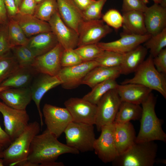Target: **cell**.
Segmentation results:
<instances>
[{
    "mask_svg": "<svg viewBox=\"0 0 166 166\" xmlns=\"http://www.w3.org/2000/svg\"><path fill=\"white\" fill-rule=\"evenodd\" d=\"M47 129L36 135L30 148L27 160L35 166L56 161L60 155L66 153L77 154L76 149L64 144Z\"/></svg>",
    "mask_w": 166,
    "mask_h": 166,
    "instance_id": "6da1fadb",
    "label": "cell"
},
{
    "mask_svg": "<svg viewBox=\"0 0 166 166\" xmlns=\"http://www.w3.org/2000/svg\"><path fill=\"white\" fill-rule=\"evenodd\" d=\"M156 102V98L152 92L141 104L140 127L135 142H166V134L162 127V121L157 117L155 112Z\"/></svg>",
    "mask_w": 166,
    "mask_h": 166,
    "instance_id": "7a4b0ae2",
    "label": "cell"
},
{
    "mask_svg": "<svg viewBox=\"0 0 166 166\" xmlns=\"http://www.w3.org/2000/svg\"><path fill=\"white\" fill-rule=\"evenodd\" d=\"M40 130L36 121L29 123L24 131L3 151L4 165L21 166L27 160L31 143Z\"/></svg>",
    "mask_w": 166,
    "mask_h": 166,
    "instance_id": "3957f363",
    "label": "cell"
},
{
    "mask_svg": "<svg viewBox=\"0 0 166 166\" xmlns=\"http://www.w3.org/2000/svg\"><path fill=\"white\" fill-rule=\"evenodd\" d=\"M158 148L154 141L135 142L112 162L117 166H153L156 162Z\"/></svg>",
    "mask_w": 166,
    "mask_h": 166,
    "instance_id": "277c9868",
    "label": "cell"
},
{
    "mask_svg": "<svg viewBox=\"0 0 166 166\" xmlns=\"http://www.w3.org/2000/svg\"><path fill=\"white\" fill-rule=\"evenodd\" d=\"M150 55L135 72L132 78L125 79L121 84L134 83L142 85L151 90L158 92L166 98V79L165 75L156 69Z\"/></svg>",
    "mask_w": 166,
    "mask_h": 166,
    "instance_id": "5b68a950",
    "label": "cell"
},
{
    "mask_svg": "<svg viewBox=\"0 0 166 166\" xmlns=\"http://www.w3.org/2000/svg\"><path fill=\"white\" fill-rule=\"evenodd\" d=\"M64 132L67 145L82 152L93 150L96 139L93 125L73 121Z\"/></svg>",
    "mask_w": 166,
    "mask_h": 166,
    "instance_id": "8992f818",
    "label": "cell"
},
{
    "mask_svg": "<svg viewBox=\"0 0 166 166\" xmlns=\"http://www.w3.org/2000/svg\"><path fill=\"white\" fill-rule=\"evenodd\" d=\"M122 101L116 89L110 90L101 99L97 105L96 122L97 130L114 123Z\"/></svg>",
    "mask_w": 166,
    "mask_h": 166,
    "instance_id": "52a82bcc",
    "label": "cell"
},
{
    "mask_svg": "<svg viewBox=\"0 0 166 166\" xmlns=\"http://www.w3.org/2000/svg\"><path fill=\"white\" fill-rule=\"evenodd\" d=\"M0 112L3 117L5 130L12 141L18 137L28 126L29 116L26 110L13 108L1 101Z\"/></svg>",
    "mask_w": 166,
    "mask_h": 166,
    "instance_id": "ba28073f",
    "label": "cell"
},
{
    "mask_svg": "<svg viewBox=\"0 0 166 166\" xmlns=\"http://www.w3.org/2000/svg\"><path fill=\"white\" fill-rule=\"evenodd\" d=\"M42 113L47 129L57 138L64 132L68 125L73 121L71 114L65 107L45 104Z\"/></svg>",
    "mask_w": 166,
    "mask_h": 166,
    "instance_id": "9c48e42d",
    "label": "cell"
},
{
    "mask_svg": "<svg viewBox=\"0 0 166 166\" xmlns=\"http://www.w3.org/2000/svg\"><path fill=\"white\" fill-rule=\"evenodd\" d=\"M114 122L104 126L100 136L94 142L95 153L104 163L112 162L118 155L114 140Z\"/></svg>",
    "mask_w": 166,
    "mask_h": 166,
    "instance_id": "30bf717a",
    "label": "cell"
},
{
    "mask_svg": "<svg viewBox=\"0 0 166 166\" xmlns=\"http://www.w3.org/2000/svg\"><path fill=\"white\" fill-rule=\"evenodd\" d=\"M98 66L95 60L83 62L72 66L62 67L57 76L63 88L73 89L82 84L83 79L89 72Z\"/></svg>",
    "mask_w": 166,
    "mask_h": 166,
    "instance_id": "8fae6325",
    "label": "cell"
},
{
    "mask_svg": "<svg viewBox=\"0 0 166 166\" xmlns=\"http://www.w3.org/2000/svg\"><path fill=\"white\" fill-rule=\"evenodd\" d=\"M65 107L71 114L73 121L95 125L97 106L83 98L71 97L64 102Z\"/></svg>",
    "mask_w": 166,
    "mask_h": 166,
    "instance_id": "7c38bea8",
    "label": "cell"
},
{
    "mask_svg": "<svg viewBox=\"0 0 166 166\" xmlns=\"http://www.w3.org/2000/svg\"><path fill=\"white\" fill-rule=\"evenodd\" d=\"M64 49L58 43L49 51L36 57L30 65L37 73L57 76L62 68L61 57Z\"/></svg>",
    "mask_w": 166,
    "mask_h": 166,
    "instance_id": "4fadbf2b",
    "label": "cell"
},
{
    "mask_svg": "<svg viewBox=\"0 0 166 166\" xmlns=\"http://www.w3.org/2000/svg\"><path fill=\"white\" fill-rule=\"evenodd\" d=\"M112 31V29L105 24L102 19L84 21L79 30L77 47L97 44Z\"/></svg>",
    "mask_w": 166,
    "mask_h": 166,
    "instance_id": "5bb4252c",
    "label": "cell"
},
{
    "mask_svg": "<svg viewBox=\"0 0 166 166\" xmlns=\"http://www.w3.org/2000/svg\"><path fill=\"white\" fill-rule=\"evenodd\" d=\"M48 22L58 43L64 49H74L77 47L78 34L64 22L58 11L53 15Z\"/></svg>",
    "mask_w": 166,
    "mask_h": 166,
    "instance_id": "9a60e30c",
    "label": "cell"
},
{
    "mask_svg": "<svg viewBox=\"0 0 166 166\" xmlns=\"http://www.w3.org/2000/svg\"><path fill=\"white\" fill-rule=\"evenodd\" d=\"M147 34L143 35L132 33H124L121 34L118 39L108 42H98V46L104 50L113 51L124 53L144 43L151 37Z\"/></svg>",
    "mask_w": 166,
    "mask_h": 166,
    "instance_id": "2e32d148",
    "label": "cell"
},
{
    "mask_svg": "<svg viewBox=\"0 0 166 166\" xmlns=\"http://www.w3.org/2000/svg\"><path fill=\"white\" fill-rule=\"evenodd\" d=\"M40 74L30 88L32 100L34 101L37 106L42 127L43 123L42 113L40 107L41 101L46 93L50 89L61 85V82L57 76Z\"/></svg>",
    "mask_w": 166,
    "mask_h": 166,
    "instance_id": "e0dca14e",
    "label": "cell"
},
{
    "mask_svg": "<svg viewBox=\"0 0 166 166\" xmlns=\"http://www.w3.org/2000/svg\"><path fill=\"white\" fill-rule=\"evenodd\" d=\"M58 11L61 19L78 34L84 21L82 11L73 0H57Z\"/></svg>",
    "mask_w": 166,
    "mask_h": 166,
    "instance_id": "ac0fdd59",
    "label": "cell"
},
{
    "mask_svg": "<svg viewBox=\"0 0 166 166\" xmlns=\"http://www.w3.org/2000/svg\"><path fill=\"white\" fill-rule=\"evenodd\" d=\"M0 98L8 106L17 109L26 110L32 100L30 87L8 88L0 92Z\"/></svg>",
    "mask_w": 166,
    "mask_h": 166,
    "instance_id": "d6986e66",
    "label": "cell"
},
{
    "mask_svg": "<svg viewBox=\"0 0 166 166\" xmlns=\"http://www.w3.org/2000/svg\"><path fill=\"white\" fill-rule=\"evenodd\" d=\"M144 13L148 34L155 35L166 28V7L154 3L148 7Z\"/></svg>",
    "mask_w": 166,
    "mask_h": 166,
    "instance_id": "ffe728a7",
    "label": "cell"
},
{
    "mask_svg": "<svg viewBox=\"0 0 166 166\" xmlns=\"http://www.w3.org/2000/svg\"><path fill=\"white\" fill-rule=\"evenodd\" d=\"M116 90L122 101L140 105L152 92L142 85L134 83L118 84Z\"/></svg>",
    "mask_w": 166,
    "mask_h": 166,
    "instance_id": "44dd1931",
    "label": "cell"
},
{
    "mask_svg": "<svg viewBox=\"0 0 166 166\" xmlns=\"http://www.w3.org/2000/svg\"><path fill=\"white\" fill-rule=\"evenodd\" d=\"M12 18L18 23L27 38L52 31L48 22L42 20L34 15L23 14L18 13Z\"/></svg>",
    "mask_w": 166,
    "mask_h": 166,
    "instance_id": "7402d4cb",
    "label": "cell"
},
{
    "mask_svg": "<svg viewBox=\"0 0 166 166\" xmlns=\"http://www.w3.org/2000/svg\"><path fill=\"white\" fill-rule=\"evenodd\" d=\"M114 123V140L119 155L134 143L136 136L133 125L130 121L123 124Z\"/></svg>",
    "mask_w": 166,
    "mask_h": 166,
    "instance_id": "603a6c76",
    "label": "cell"
},
{
    "mask_svg": "<svg viewBox=\"0 0 166 166\" xmlns=\"http://www.w3.org/2000/svg\"><path fill=\"white\" fill-rule=\"evenodd\" d=\"M58 43L57 39L52 32L39 34L29 39L28 47L36 57L49 51Z\"/></svg>",
    "mask_w": 166,
    "mask_h": 166,
    "instance_id": "cb8c5ba5",
    "label": "cell"
},
{
    "mask_svg": "<svg viewBox=\"0 0 166 166\" xmlns=\"http://www.w3.org/2000/svg\"><path fill=\"white\" fill-rule=\"evenodd\" d=\"M121 74L120 67L98 66L91 69L83 79L82 84L92 88L98 83L110 79H116Z\"/></svg>",
    "mask_w": 166,
    "mask_h": 166,
    "instance_id": "d4e9b609",
    "label": "cell"
},
{
    "mask_svg": "<svg viewBox=\"0 0 166 166\" xmlns=\"http://www.w3.org/2000/svg\"><path fill=\"white\" fill-rule=\"evenodd\" d=\"M148 49L140 45L124 53L123 61L120 66L121 74L127 75L134 72L144 60Z\"/></svg>",
    "mask_w": 166,
    "mask_h": 166,
    "instance_id": "484cf974",
    "label": "cell"
},
{
    "mask_svg": "<svg viewBox=\"0 0 166 166\" xmlns=\"http://www.w3.org/2000/svg\"><path fill=\"white\" fill-rule=\"evenodd\" d=\"M36 74L31 65L19 66L1 84L0 86L14 88L28 87Z\"/></svg>",
    "mask_w": 166,
    "mask_h": 166,
    "instance_id": "4316f807",
    "label": "cell"
},
{
    "mask_svg": "<svg viewBox=\"0 0 166 166\" xmlns=\"http://www.w3.org/2000/svg\"><path fill=\"white\" fill-rule=\"evenodd\" d=\"M122 27L127 33L143 35L147 34L144 12L131 11L123 13Z\"/></svg>",
    "mask_w": 166,
    "mask_h": 166,
    "instance_id": "83f0119b",
    "label": "cell"
},
{
    "mask_svg": "<svg viewBox=\"0 0 166 166\" xmlns=\"http://www.w3.org/2000/svg\"><path fill=\"white\" fill-rule=\"evenodd\" d=\"M142 108L140 105L122 101L114 121L115 123L123 124L132 120H140Z\"/></svg>",
    "mask_w": 166,
    "mask_h": 166,
    "instance_id": "f1b7e54d",
    "label": "cell"
},
{
    "mask_svg": "<svg viewBox=\"0 0 166 166\" xmlns=\"http://www.w3.org/2000/svg\"><path fill=\"white\" fill-rule=\"evenodd\" d=\"M118 84L116 79H110L98 84L82 98L97 105L101 97L109 90L116 89Z\"/></svg>",
    "mask_w": 166,
    "mask_h": 166,
    "instance_id": "f546056e",
    "label": "cell"
},
{
    "mask_svg": "<svg viewBox=\"0 0 166 166\" xmlns=\"http://www.w3.org/2000/svg\"><path fill=\"white\" fill-rule=\"evenodd\" d=\"M7 24L11 48L14 46L26 45L29 39L17 22L12 18H9Z\"/></svg>",
    "mask_w": 166,
    "mask_h": 166,
    "instance_id": "4dcf8cb0",
    "label": "cell"
},
{
    "mask_svg": "<svg viewBox=\"0 0 166 166\" xmlns=\"http://www.w3.org/2000/svg\"><path fill=\"white\" fill-rule=\"evenodd\" d=\"M144 46L149 50L153 58L156 57L166 46V28L160 33L151 35L144 43Z\"/></svg>",
    "mask_w": 166,
    "mask_h": 166,
    "instance_id": "1f68e13d",
    "label": "cell"
},
{
    "mask_svg": "<svg viewBox=\"0 0 166 166\" xmlns=\"http://www.w3.org/2000/svg\"><path fill=\"white\" fill-rule=\"evenodd\" d=\"M58 11L57 0H42L36 6L34 15L47 22Z\"/></svg>",
    "mask_w": 166,
    "mask_h": 166,
    "instance_id": "d6a6232c",
    "label": "cell"
},
{
    "mask_svg": "<svg viewBox=\"0 0 166 166\" xmlns=\"http://www.w3.org/2000/svg\"><path fill=\"white\" fill-rule=\"evenodd\" d=\"M124 53L104 50L95 61L98 66L107 67H120L123 60Z\"/></svg>",
    "mask_w": 166,
    "mask_h": 166,
    "instance_id": "836d02e7",
    "label": "cell"
},
{
    "mask_svg": "<svg viewBox=\"0 0 166 166\" xmlns=\"http://www.w3.org/2000/svg\"><path fill=\"white\" fill-rule=\"evenodd\" d=\"M19 66L14 56L9 54L0 57V85Z\"/></svg>",
    "mask_w": 166,
    "mask_h": 166,
    "instance_id": "e575fe53",
    "label": "cell"
},
{
    "mask_svg": "<svg viewBox=\"0 0 166 166\" xmlns=\"http://www.w3.org/2000/svg\"><path fill=\"white\" fill-rule=\"evenodd\" d=\"M74 50L83 62L95 60L104 51L97 44L78 47L74 49Z\"/></svg>",
    "mask_w": 166,
    "mask_h": 166,
    "instance_id": "d590c367",
    "label": "cell"
},
{
    "mask_svg": "<svg viewBox=\"0 0 166 166\" xmlns=\"http://www.w3.org/2000/svg\"><path fill=\"white\" fill-rule=\"evenodd\" d=\"M107 0H96L87 8L82 11L85 21L101 19L102 16L101 11Z\"/></svg>",
    "mask_w": 166,
    "mask_h": 166,
    "instance_id": "8d00e7d4",
    "label": "cell"
},
{
    "mask_svg": "<svg viewBox=\"0 0 166 166\" xmlns=\"http://www.w3.org/2000/svg\"><path fill=\"white\" fill-rule=\"evenodd\" d=\"M101 18L107 25L115 30H118L122 27V15L116 9L109 10L102 15Z\"/></svg>",
    "mask_w": 166,
    "mask_h": 166,
    "instance_id": "74e56055",
    "label": "cell"
},
{
    "mask_svg": "<svg viewBox=\"0 0 166 166\" xmlns=\"http://www.w3.org/2000/svg\"><path fill=\"white\" fill-rule=\"evenodd\" d=\"M61 62L62 67H66L78 65L83 61L74 49H64Z\"/></svg>",
    "mask_w": 166,
    "mask_h": 166,
    "instance_id": "f35d334b",
    "label": "cell"
},
{
    "mask_svg": "<svg viewBox=\"0 0 166 166\" xmlns=\"http://www.w3.org/2000/svg\"><path fill=\"white\" fill-rule=\"evenodd\" d=\"M7 24L0 27V57L9 54L11 50Z\"/></svg>",
    "mask_w": 166,
    "mask_h": 166,
    "instance_id": "ab89813d",
    "label": "cell"
},
{
    "mask_svg": "<svg viewBox=\"0 0 166 166\" xmlns=\"http://www.w3.org/2000/svg\"><path fill=\"white\" fill-rule=\"evenodd\" d=\"M122 11L123 12L136 10L144 12L148 6L141 0H122Z\"/></svg>",
    "mask_w": 166,
    "mask_h": 166,
    "instance_id": "60d3db41",
    "label": "cell"
},
{
    "mask_svg": "<svg viewBox=\"0 0 166 166\" xmlns=\"http://www.w3.org/2000/svg\"><path fill=\"white\" fill-rule=\"evenodd\" d=\"M153 64L156 69L165 75L166 73V49L164 48L153 58Z\"/></svg>",
    "mask_w": 166,
    "mask_h": 166,
    "instance_id": "b9f144b4",
    "label": "cell"
},
{
    "mask_svg": "<svg viewBox=\"0 0 166 166\" xmlns=\"http://www.w3.org/2000/svg\"><path fill=\"white\" fill-rule=\"evenodd\" d=\"M37 4L35 0H22L19 8V13L23 14L33 15Z\"/></svg>",
    "mask_w": 166,
    "mask_h": 166,
    "instance_id": "7bdbcfd3",
    "label": "cell"
},
{
    "mask_svg": "<svg viewBox=\"0 0 166 166\" xmlns=\"http://www.w3.org/2000/svg\"><path fill=\"white\" fill-rule=\"evenodd\" d=\"M14 56L21 67L30 66L31 63L26 57L19 46H14L12 48Z\"/></svg>",
    "mask_w": 166,
    "mask_h": 166,
    "instance_id": "ee69618b",
    "label": "cell"
},
{
    "mask_svg": "<svg viewBox=\"0 0 166 166\" xmlns=\"http://www.w3.org/2000/svg\"><path fill=\"white\" fill-rule=\"evenodd\" d=\"M9 18H12L19 13L14 0H3Z\"/></svg>",
    "mask_w": 166,
    "mask_h": 166,
    "instance_id": "f6af8a7d",
    "label": "cell"
},
{
    "mask_svg": "<svg viewBox=\"0 0 166 166\" xmlns=\"http://www.w3.org/2000/svg\"><path fill=\"white\" fill-rule=\"evenodd\" d=\"M9 20L3 0H0V27L7 24Z\"/></svg>",
    "mask_w": 166,
    "mask_h": 166,
    "instance_id": "bcb514c9",
    "label": "cell"
},
{
    "mask_svg": "<svg viewBox=\"0 0 166 166\" xmlns=\"http://www.w3.org/2000/svg\"><path fill=\"white\" fill-rule=\"evenodd\" d=\"M12 142L9 135L0 126V146L4 148L9 146Z\"/></svg>",
    "mask_w": 166,
    "mask_h": 166,
    "instance_id": "7dc6e473",
    "label": "cell"
},
{
    "mask_svg": "<svg viewBox=\"0 0 166 166\" xmlns=\"http://www.w3.org/2000/svg\"><path fill=\"white\" fill-rule=\"evenodd\" d=\"M82 11L85 10L96 0H73Z\"/></svg>",
    "mask_w": 166,
    "mask_h": 166,
    "instance_id": "c3c4849f",
    "label": "cell"
},
{
    "mask_svg": "<svg viewBox=\"0 0 166 166\" xmlns=\"http://www.w3.org/2000/svg\"><path fill=\"white\" fill-rule=\"evenodd\" d=\"M31 65L36 57L32 51L26 45L19 46Z\"/></svg>",
    "mask_w": 166,
    "mask_h": 166,
    "instance_id": "681fc988",
    "label": "cell"
},
{
    "mask_svg": "<svg viewBox=\"0 0 166 166\" xmlns=\"http://www.w3.org/2000/svg\"><path fill=\"white\" fill-rule=\"evenodd\" d=\"M64 165V164L62 162H56L54 161L44 164L41 166H63Z\"/></svg>",
    "mask_w": 166,
    "mask_h": 166,
    "instance_id": "f907efd6",
    "label": "cell"
},
{
    "mask_svg": "<svg viewBox=\"0 0 166 166\" xmlns=\"http://www.w3.org/2000/svg\"><path fill=\"white\" fill-rule=\"evenodd\" d=\"M146 4L149 0H141ZM154 3L161 4L163 6L166 7V0H152Z\"/></svg>",
    "mask_w": 166,
    "mask_h": 166,
    "instance_id": "816d5d0a",
    "label": "cell"
},
{
    "mask_svg": "<svg viewBox=\"0 0 166 166\" xmlns=\"http://www.w3.org/2000/svg\"><path fill=\"white\" fill-rule=\"evenodd\" d=\"M16 6L17 8L19 9L22 0H14Z\"/></svg>",
    "mask_w": 166,
    "mask_h": 166,
    "instance_id": "f5cc1de1",
    "label": "cell"
},
{
    "mask_svg": "<svg viewBox=\"0 0 166 166\" xmlns=\"http://www.w3.org/2000/svg\"><path fill=\"white\" fill-rule=\"evenodd\" d=\"M3 147L0 146V158H3Z\"/></svg>",
    "mask_w": 166,
    "mask_h": 166,
    "instance_id": "db71d44e",
    "label": "cell"
},
{
    "mask_svg": "<svg viewBox=\"0 0 166 166\" xmlns=\"http://www.w3.org/2000/svg\"><path fill=\"white\" fill-rule=\"evenodd\" d=\"M4 165V161L3 159L0 158V166H3Z\"/></svg>",
    "mask_w": 166,
    "mask_h": 166,
    "instance_id": "11a10c76",
    "label": "cell"
},
{
    "mask_svg": "<svg viewBox=\"0 0 166 166\" xmlns=\"http://www.w3.org/2000/svg\"><path fill=\"white\" fill-rule=\"evenodd\" d=\"M8 88H10V87H2V86H0V92Z\"/></svg>",
    "mask_w": 166,
    "mask_h": 166,
    "instance_id": "9f6ffc18",
    "label": "cell"
},
{
    "mask_svg": "<svg viewBox=\"0 0 166 166\" xmlns=\"http://www.w3.org/2000/svg\"><path fill=\"white\" fill-rule=\"evenodd\" d=\"M42 0H35L37 4L40 3Z\"/></svg>",
    "mask_w": 166,
    "mask_h": 166,
    "instance_id": "6f0895ef",
    "label": "cell"
}]
</instances>
